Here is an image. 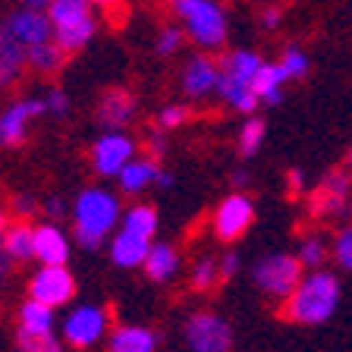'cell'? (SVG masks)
Segmentation results:
<instances>
[{"instance_id":"cell-1","label":"cell","mask_w":352,"mask_h":352,"mask_svg":"<svg viewBox=\"0 0 352 352\" xmlns=\"http://www.w3.org/2000/svg\"><path fill=\"white\" fill-rule=\"evenodd\" d=\"M123 220V205L117 192L104 186H85L73 201V236L85 252H98Z\"/></svg>"},{"instance_id":"cell-2","label":"cell","mask_w":352,"mask_h":352,"mask_svg":"<svg viewBox=\"0 0 352 352\" xmlns=\"http://www.w3.org/2000/svg\"><path fill=\"white\" fill-rule=\"evenodd\" d=\"M340 308V280L330 271L302 274L299 286L283 299V315L302 327H315L337 315Z\"/></svg>"},{"instance_id":"cell-3","label":"cell","mask_w":352,"mask_h":352,"mask_svg":"<svg viewBox=\"0 0 352 352\" xmlns=\"http://www.w3.org/2000/svg\"><path fill=\"white\" fill-rule=\"evenodd\" d=\"M179 29L198 51H220L230 38V19L217 0H170Z\"/></svg>"},{"instance_id":"cell-4","label":"cell","mask_w":352,"mask_h":352,"mask_svg":"<svg viewBox=\"0 0 352 352\" xmlns=\"http://www.w3.org/2000/svg\"><path fill=\"white\" fill-rule=\"evenodd\" d=\"M264 60L255 51H239L227 54L220 60V85H217V98L227 104L230 110H239V113H249L255 117L258 107V95H255V79L261 73Z\"/></svg>"},{"instance_id":"cell-5","label":"cell","mask_w":352,"mask_h":352,"mask_svg":"<svg viewBox=\"0 0 352 352\" xmlns=\"http://www.w3.org/2000/svg\"><path fill=\"white\" fill-rule=\"evenodd\" d=\"M54 25V41L66 54H79L98 35V19L91 0H54L47 7Z\"/></svg>"},{"instance_id":"cell-6","label":"cell","mask_w":352,"mask_h":352,"mask_svg":"<svg viewBox=\"0 0 352 352\" xmlns=\"http://www.w3.org/2000/svg\"><path fill=\"white\" fill-rule=\"evenodd\" d=\"M110 311L104 305L95 302H85V305H73L66 311V318L60 321V333H63V343L76 352L95 349L101 340L110 337Z\"/></svg>"},{"instance_id":"cell-7","label":"cell","mask_w":352,"mask_h":352,"mask_svg":"<svg viewBox=\"0 0 352 352\" xmlns=\"http://www.w3.org/2000/svg\"><path fill=\"white\" fill-rule=\"evenodd\" d=\"M252 277L267 299H286L302 280V261L296 255H286V252H271V255L255 261Z\"/></svg>"},{"instance_id":"cell-8","label":"cell","mask_w":352,"mask_h":352,"mask_svg":"<svg viewBox=\"0 0 352 352\" xmlns=\"http://www.w3.org/2000/svg\"><path fill=\"white\" fill-rule=\"evenodd\" d=\"M183 340L189 352H230L233 327L217 311H192L183 324Z\"/></svg>"},{"instance_id":"cell-9","label":"cell","mask_w":352,"mask_h":352,"mask_svg":"<svg viewBox=\"0 0 352 352\" xmlns=\"http://www.w3.org/2000/svg\"><path fill=\"white\" fill-rule=\"evenodd\" d=\"M135 139H132L126 129H104L95 142H91V170L101 179H117L120 170L135 157Z\"/></svg>"},{"instance_id":"cell-10","label":"cell","mask_w":352,"mask_h":352,"mask_svg":"<svg viewBox=\"0 0 352 352\" xmlns=\"http://www.w3.org/2000/svg\"><path fill=\"white\" fill-rule=\"evenodd\" d=\"M29 299L51 308H66L76 299V277L66 264H38L29 277Z\"/></svg>"},{"instance_id":"cell-11","label":"cell","mask_w":352,"mask_h":352,"mask_svg":"<svg viewBox=\"0 0 352 352\" xmlns=\"http://www.w3.org/2000/svg\"><path fill=\"white\" fill-rule=\"evenodd\" d=\"M44 98H19L0 110V148H19L29 139L32 126L38 117H44Z\"/></svg>"},{"instance_id":"cell-12","label":"cell","mask_w":352,"mask_h":352,"mask_svg":"<svg viewBox=\"0 0 352 352\" xmlns=\"http://www.w3.org/2000/svg\"><path fill=\"white\" fill-rule=\"evenodd\" d=\"M255 220V201L245 192H230L214 211V236L220 242H236L249 233Z\"/></svg>"},{"instance_id":"cell-13","label":"cell","mask_w":352,"mask_h":352,"mask_svg":"<svg viewBox=\"0 0 352 352\" xmlns=\"http://www.w3.org/2000/svg\"><path fill=\"white\" fill-rule=\"evenodd\" d=\"M220 85V60H214L211 54H192L179 69V88L183 95L192 101H205V98L217 95Z\"/></svg>"},{"instance_id":"cell-14","label":"cell","mask_w":352,"mask_h":352,"mask_svg":"<svg viewBox=\"0 0 352 352\" xmlns=\"http://www.w3.org/2000/svg\"><path fill=\"white\" fill-rule=\"evenodd\" d=\"M57 327V308L35 299H25L19 305V346H35L44 343V340H54Z\"/></svg>"},{"instance_id":"cell-15","label":"cell","mask_w":352,"mask_h":352,"mask_svg":"<svg viewBox=\"0 0 352 352\" xmlns=\"http://www.w3.org/2000/svg\"><path fill=\"white\" fill-rule=\"evenodd\" d=\"M135 113H139V101L129 88H107L95 107V117L104 129H126L132 126Z\"/></svg>"},{"instance_id":"cell-16","label":"cell","mask_w":352,"mask_h":352,"mask_svg":"<svg viewBox=\"0 0 352 352\" xmlns=\"http://www.w3.org/2000/svg\"><path fill=\"white\" fill-rule=\"evenodd\" d=\"M151 245H154L151 236L135 233L129 227H117V233L110 236V261L117 264V267H126V271L142 267Z\"/></svg>"},{"instance_id":"cell-17","label":"cell","mask_w":352,"mask_h":352,"mask_svg":"<svg viewBox=\"0 0 352 352\" xmlns=\"http://www.w3.org/2000/svg\"><path fill=\"white\" fill-rule=\"evenodd\" d=\"M29 69V47L0 22V91L13 88Z\"/></svg>"},{"instance_id":"cell-18","label":"cell","mask_w":352,"mask_h":352,"mask_svg":"<svg viewBox=\"0 0 352 352\" xmlns=\"http://www.w3.org/2000/svg\"><path fill=\"white\" fill-rule=\"evenodd\" d=\"M73 252L69 236L60 230L57 220L35 223V261L38 264H66Z\"/></svg>"},{"instance_id":"cell-19","label":"cell","mask_w":352,"mask_h":352,"mask_svg":"<svg viewBox=\"0 0 352 352\" xmlns=\"http://www.w3.org/2000/svg\"><path fill=\"white\" fill-rule=\"evenodd\" d=\"M157 176H161V164L154 157H132L117 176V189L120 195H142L151 186H157Z\"/></svg>"},{"instance_id":"cell-20","label":"cell","mask_w":352,"mask_h":352,"mask_svg":"<svg viewBox=\"0 0 352 352\" xmlns=\"http://www.w3.org/2000/svg\"><path fill=\"white\" fill-rule=\"evenodd\" d=\"M349 198H352V176H346L343 170H337V173H330L327 179H324V186L318 189L315 211L327 214V217L346 214L349 211Z\"/></svg>"},{"instance_id":"cell-21","label":"cell","mask_w":352,"mask_h":352,"mask_svg":"<svg viewBox=\"0 0 352 352\" xmlns=\"http://www.w3.org/2000/svg\"><path fill=\"white\" fill-rule=\"evenodd\" d=\"M107 352H157V333L145 324H120L110 330Z\"/></svg>"},{"instance_id":"cell-22","label":"cell","mask_w":352,"mask_h":352,"mask_svg":"<svg viewBox=\"0 0 352 352\" xmlns=\"http://www.w3.org/2000/svg\"><path fill=\"white\" fill-rule=\"evenodd\" d=\"M179 267H183V255L170 242H154L145 264H142V271H145V277L151 283H170L179 274Z\"/></svg>"},{"instance_id":"cell-23","label":"cell","mask_w":352,"mask_h":352,"mask_svg":"<svg viewBox=\"0 0 352 352\" xmlns=\"http://www.w3.org/2000/svg\"><path fill=\"white\" fill-rule=\"evenodd\" d=\"M0 245L7 249V255L13 258L16 264L35 258V223H29V220L10 223V227L0 233Z\"/></svg>"},{"instance_id":"cell-24","label":"cell","mask_w":352,"mask_h":352,"mask_svg":"<svg viewBox=\"0 0 352 352\" xmlns=\"http://www.w3.org/2000/svg\"><path fill=\"white\" fill-rule=\"evenodd\" d=\"M283 85H286V76L277 63H264L261 73L255 79V95H258V104H280L283 101Z\"/></svg>"},{"instance_id":"cell-25","label":"cell","mask_w":352,"mask_h":352,"mask_svg":"<svg viewBox=\"0 0 352 352\" xmlns=\"http://www.w3.org/2000/svg\"><path fill=\"white\" fill-rule=\"evenodd\" d=\"M66 57H69V54H66L57 41L38 44L35 51L29 54V69L32 73H38V76H57L60 69H63Z\"/></svg>"},{"instance_id":"cell-26","label":"cell","mask_w":352,"mask_h":352,"mask_svg":"<svg viewBox=\"0 0 352 352\" xmlns=\"http://www.w3.org/2000/svg\"><path fill=\"white\" fill-rule=\"evenodd\" d=\"M189 283L195 293H208L220 283V264L214 258H198L195 264L189 267Z\"/></svg>"},{"instance_id":"cell-27","label":"cell","mask_w":352,"mask_h":352,"mask_svg":"<svg viewBox=\"0 0 352 352\" xmlns=\"http://www.w3.org/2000/svg\"><path fill=\"white\" fill-rule=\"evenodd\" d=\"M120 227H129V230H135V233H145L154 239V233H157V211H154L151 205H132L129 211L123 214Z\"/></svg>"},{"instance_id":"cell-28","label":"cell","mask_w":352,"mask_h":352,"mask_svg":"<svg viewBox=\"0 0 352 352\" xmlns=\"http://www.w3.org/2000/svg\"><path fill=\"white\" fill-rule=\"evenodd\" d=\"M264 135H267L264 120H258V117L245 120V126L239 129V154L242 157H255V154L261 151V145H264Z\"/></svg>"},{"instance_id":"cell-29","label":"cell","mask_w":352,"mask_h":352,"mask_svg":"<svg viewBox=\"0 0 352 352\" xmlns=\"http://www.w3.org/2000/svg\"><path fill=\"white\" fill-rule=\"evenodd\" d=\"M296 258L302 261V267H308V271H318V267L327 261V242H324L321 236H305V239L299 242V252H296Z\"/></svg>"},{"instance_id":"cell-30","label":"cell","mask_w":352,"mask_h":352,"mask_svg":"<svg viewBox=\"0 0 352 352\" xmlns=\"http://www.w3.org/2000/svg\"><path fill=\"white\" fill-rule=\"evenodd\" d=\"M277 66L283 69L286 82H296V79H302V76L308 73V66H311V63H308V54L293 44V47H286V51H283V57L277 60Z\"/></svg>"},{"instance_id":"cell-31","label":"cell","mask_w":352,"mask_h":352,"mask_svg":"<svg viewBox=\"0 0 352 352\" xmlns=\"http://www.w3.org/2000/svg\"><path fill=\"white\" fill-rule=\"evenodd\" d=\"M189 117H192V110L186 107V104H167V107L157 110V120H154V123H157V132H173L189 123Z\"/></svg>"},{"instance_id":"cell-32","label":"cell","mask_w":352,"mask_h":352,"mask_svg":"<svg viewBox=\"0 0 352 352\" xmlns=\"http://www.w3.org/2000/svg\"><path fill=\"white\" fill-rule=\"evenodd\" d=\"M186 41V32L179 29V25H164L157 35H154V51H157V57H173L179 47H183Z\"/></svg>"},{"instance_id":"cell-33","label":"cell","mask_w":352,"mask_h":352,"mask_svg":"<svg viewBox=\"0 0 352 352\" xmlns=\"http://www.w3.org/2000/svg\"><path fill=\"white\" fill-rule=\"evenodd\" d=\"M330 255H333V261L343 267V271L352 274V227H343L337 233V239H333V249H330Z\"/></svg>"},{"instance_id":"cell-34","label":"cell","mask_w":352,"mask_h":352,"mask_svg":"<svg viewBox=\"0 0 352 352\" xmlns=\"http://www.w3.org/2000/svg\"><path fill=\"white\" fill-rule=\"evenodd\" d=\"M44 110H47L54 120H63L66 113H69V95H66L63 88H51V91L44 95Z\"/></svg>"},{"instance_id":"cell-35","label":"cell","mask_w":352,"mask_h":352,"mask_svg":"<svg viewBox=\"0 0 352 352\" xmlns=\"http://www.w3.org/2000/svg\"><path fill=\"white\" fill-rule=\"evenodd\" d=\"M13 211H16V217H19V220H29L32 214L38 211L35 195H32V192H16V195H13Z\"/></svg>"},{"instance_id":"cell-36","label":"cell","mask_w":352,"mask_h":352,"mask_svg":"<svg viewBox=\"0 0 352 352\" xmlns=\"http://www.w3.org/2000/svg\"><path fill=\"white\" fill-rule=\"evenodd\" d=\"M217 264H220V280H230L242 271V258L236 255V252H223V258H220Z\"/></svg>"},{"instance_id":"cell-37","label":"cell","mask_w":352,"mask_h":352,"mask_svg":"<svg viewBox=\"0 0 352 352\" xmlns=\"http://www.w3.org/2000/svg\"><path fill=\"white\" fill-rule=\"evenodd\" d=\"M280 19H283V10H280V7H264V10H261V16H258V22H261V29H267V32L277 29Z\"/></svg>"},{"instance_id":"cell-38","label":"cell","mask_w":352,"mask_h":352,"mask_svg":"<svg viewBox=\"0 0 352 352\" xmlns=\"http://www.w3.org/2000/svg\"><path fill=\"white\" fill-rule=\"evenodd\" d=\"M44 214H47V220H60L66 214V205L60 195H51L47 201H44Z\"/></svg>"},{"instance_id":"cell-39","label":"cell","mask_w":352,"mask_h":352,"mask_svg":"<svg viewBox=\"0 0 352 352\" xmlns=\"http://www.w3.org/2000/svg\"><path fill=\"white\" fill-rule=\"evenodd\" d=\"M13 264H16V261L7 255V249L0 245V280H3V277H10V271H13Z\"/></svg>"},{"instance_id":"cell-40","label":"cell","mask_w":352,"mask_h":352,"mask_svg":"<svg viewBox=\"0 0 352 352\" xmlns=\"http://www.w3.org/2000/svg\"><path fill=\"white\" fill-rule=\"evenodd\" d=\"M54 0H19V7L25 10H41V13H47V7H51Z\"/></svg>"},{"instance_id":"cell-41","label":"cell","mask_w":352,"mask_h":352,"mask_svg":"<svg viewBox=\"0 0 352 352\" xmlns=\"http://www.w3.org/2000/svg\"><path fill=\"white\" fill-rule=\"evenodd\" d=\"M38 352H66V346H60L57 340H44V343H35Z\"/></svg>"},{"instance_id":"cell-42","label":"cell","mask_w":352,"mask_h":352,"mask_svg":"<svg viewBox=\"0 0 352 352\" xmlns=\"http://www.w3.org/2000/svg\"><path fill=\"white\" fill-rule=\"evenodd\" d=\"M126 0H91V7H98V10H117V7H123Z\"/></svg>"},{"instance_id":"cell-43","label":"cell","mask_w":352,"mask_h":352,"mask_svg":"<svg viewBox=\"0 0 352 352\" xmlns=\"http://www.w3.org/2000/svg\"><path fill=\"white\" fill-rule=\"evenodd\" d=\"M299 186H305V173L302 170H289V189H299Z\"/></svg>"},{"instance_id":"cell-44","label":"cell","mask_w":352,"mask_h":352,"mask_svg":"<svg viewBox=\"0 0 352 352\" xmlns=\"http://www.w3.org/2000/svg\"><path fill=\"white\" fill-rule=\"evenodd\" d=\"M173 186V173L170 170H161V176H157V189H170Z\"/></svg>"},{"instance_id":"cell-45","label":"cell","mask_w":352,"mask_h":352,"mask_svg":"<svg viewBox=\"0 0 352 352\" xmlns=\"http://www.w3.org/2000/svg\"><path fill=\"white\" fill-rule=\"evenodd\" d=\"M245 179H249V176H245V170H239V173H236V176H233V183H236V186H239V189H242V186H245Z\"/></svg>"},{"instance_id":"cell-46","label":"cell","mask_w":352,"mask_h":352,"mask_svg":"<svg viewBox=\"0 0 352 352\" xmlns=\"http://www.w3.org/2000/svg\"><path fill=\"white\" fill-rule=\"evenodd\" d=\"M10 223H7V211H3V208H0V233H3V230H7Z\"/></svg>"},{"instance_id":"cell-47","label":"cell","mask_w":352,"mask_h":352,"mask_svg":"<svg viewBox=\"0 0 352 352\" xmlns=\"http://www.w3.org/2000/svg\"><path fill=\"white\" fill-rule=\"evenodd\" d=\"M16 352H38V349H35V346H19Z\"/></svg>"},{"instance_id":"cell-48","label":"cell","mask_w":352,"mask_h":352,"mask_svg":"<svg viewBox=\"0 0 352 352\" xmlns=\"http://www.w3.org/2000/svg\"><path fill=\"white\" fill-rule=\"evenodd\" d=\"M349 167H352V148H349Z\"/></svg>"}]
</instances>
